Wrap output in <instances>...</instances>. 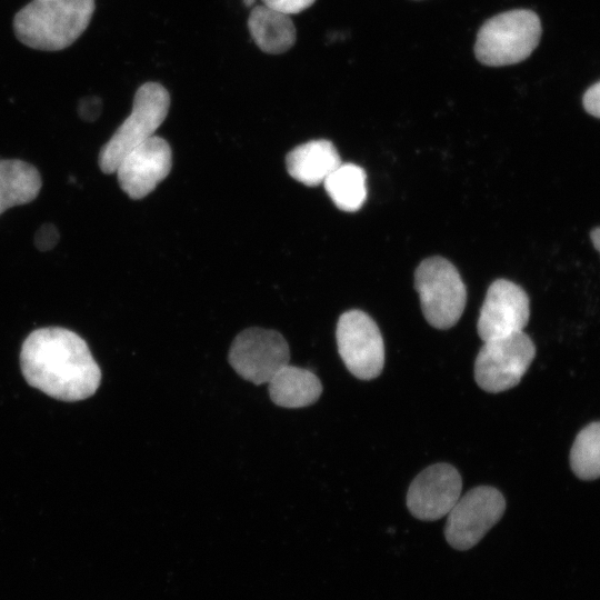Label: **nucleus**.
I'll use <instances>...</instances> for the list:
<instances>
[{
    "mask_svg": "<svg viewBox=\"0 0 600 600\" xmlns=\"http://www.w3.org/2000/svg\"><path fill=\"white\" fill-rule=\"evenodd\" d=\"M20 364L30 386L63 401L91 397L101 380L87 342L59 327L32 331L22 343Z\"/></svg>",
    "mask_w": 600,
    "mask_h": 600,
    "instance_id": "1",
    "label": "nucleus"
},
{
    "mask_svg": "<svg viewBox=\"0 0 600 600\" xmlns=\"http://www.w3.org/2000/svg\"><path fill=\"white\" fill-rule=\"evenodd\" d=\"M93 10L94 0H33L16 14L14 33L27 47L61 50L82 34Z\"/></svg>",
    "mask_w": 600,
    "mask_h": 600,
    "instance_id": "2",
    "label": "nucleus"
},
{
    "mask_svg": "<svg viewBox=\"0 0 600 600\" xmlns=\"http://www.w3.org/2000/svg\"><path fill=\"white\" fill-rule=\"evenodd\" d=\"M541 22L536 12L510 10L488 19L479 29L474 44L478 61L503 67L526 60L541 38Z\"/></svg>",
    "mask_w": 600,
    "mask_h": 600,
    "instance_id": "3",
    "label": "nucleus"
},
{
    "mask_svg": "<svg viewBox=\"0 0 600 600\" xmlns=\"http://www.w3.org/2000/svg\"><path fill=\"white\" fill-rule=\"evenodd\" d=\"M170 106L167 89L158 82H146L137 90L131 113L101 148L99 166L113 173L120 161L136 147L154 136Z\"/></svg>",
    "mask_w": 600,
    "mask_h": 600,
    "instance_id": "4",
    "label": "nucleus"
},
{
    "mask_svg": "<svg viewBox=\"0 0 600 600\" xmlns=\"http://www.w3.org/2000/svg\"><path fill=\"white\" fill-rule=\"evenodd\" d=\"M426 320L437 329L453 327L466 307L467 289L457 268L442 257L423 260L414 272Z\"/></svg>",
    "mask_w": 600,
    "mask_h": 600,
    "instance_id": "5",
    "label": "nucleus"
},
{
    "mask_svg": "<svg viewBox=\"0 0 600 600\" xmlns=\"http://www.w3.org/2000/svg\"><path fill=\"white\" fill-rule=\"evenodd\" d=\"M536 354V347L524 331L483 342L476 361L474 379L491 393L516 387Z\"/></svg>",
    "mask_w": 600,
    "mask_h": 600,
    "instance_id": "6",
    "label": "nucleus"
},
{
    "mask_svg": "<svg viewBox=\"0 0 600 600\" xmlns=\"http://www.w3.org/2000/svg\"><path fill=\"white\" fill-rule=\"evenodd\" d=\"M506 510L502 493L489 486L471 489L447 514L444 537L456 550L466 551L480 542Z\"/></svg>",
    "mask_w": 600,
    "mask_h": 600,
    "instance_id": "7",
    "label": "nucleus"
},
{
    "mask_svg": "<svg viewBox=\"0 0 600 600\" xmlns=\"http://www.w3.org/2000/svg\"><path fill=\"white\" fill-rule=\"evenodd\" d=\"M336 337L339 354L356 378L371 380L381 373L384 363L383 340L369 314L361 310L342 313Z\"/></svg>",
    "mask_w": 600,
    "mask_h": 600,
    "instance_id": "8",
    "label": "nucleus"
},
{
    "mask_svg": "<svg viewBox=\"0 0 600 600\" xmlns=\"http://www.w3.org/2000/svg\"><path fill=\"white\" fill-rule=\"evenodd\" d=\"M290 350L282 334L274 330L249 328L231 343L229 362L236 372L254 384L268 383L289 364Z\"/></svg>",
    "mask_w": 600,
    "mask_h": 600,
    "instance_id": "9",
    "label": "nucleus"
},
{
    "mask_svg": "<svg viewBox=\"0 0 600 600\" xmlns=\"http://www.w3.org/2000/svg\"><path fill=\"white\" fill-rule=\"evenodd\" d=\"M529 316L526 291L510 280L498 279L490 284L480 309L478 334L484 342L523 331Z\"/></svg>",
    "mask_w": 600,
    "mask_h": 600,
    "instance_id": "10",
    "label": "nucleus"
},
{
    "mask_svg": "<svg viewBox=\"0 0 600 600\" xmlns=\"http://www.w3.org/2000/svg\"><path fill=\"white\" fill-rule=\"evenodd\" d=\"M462 480L451 464L437 463L421 471L411 482L407 507L411 514L423 521L447 516L461 497Z\"/></svg>",
    "mask_w": 600,
    "mask_h": 600,
    "instance_id": "11",
    "label": "nucleus"
},
{
    "mask_svg": "<svg viewBox=\"0 0 600 600\" xmlns=\"http://www.w3.org/2000/svg\"><path fill=\"white\" fill-rule=\"evenodd\" d=\"M171 164L169 143L152 136L124 156L116 173L121 189L131 199H141L169 174Z\"/></svg>",
    "mask_w": 600,
    "mask_h": 600,
    "instance_id": "12",
    "label": "nucleus"
},
{
    "mask_svg": "<svg viewBox=\"0 0 600 600\" xmlns=\"http://www.w3.org/2000/svg\"><path fill=\"white\" fill-rule=\"evenodd\" d=\"M341 163L336 147L326 139L302 143L292 149L286 157L288 173L308 187L323 183Z\"/></svg>",
    "mask_w": 600,
    "mask_h": 600,
    "instance_id": "13",
    "label": "nucleus"
},
{
    "mask_svg": "<svg viewBox=\"0 0 600 600\" xmlns=\"http://www.w3.org/2000/svg\"><path fill=\"white\" fill-rule=\"evenodd\" d=\"M273 403L302 408L314 403L322 393L319 378L310 370L287 364L268 382Z\"/></svg>",
    "mask_w": 600,
    "mask_h": 600,
    "instance_id": "14",
    "label": "nucleus"
},
{
    "mask_svg": "<svg viewBox=\"0 0 600 600\" xmlns=\"http://www.w3.org/2000/svg\"><path fill=\"white\" fill-rule=\"evenodd\" d=\"M248 28L256 44L266 53H283L296 42V28L291 18L264 4L251 10Z\"/></svg>",
    "mask_w": 600,
    "mask_h": 600,
    "instance_id": "15",
    "label": "nucleus"
},
{
    "mask_svg": "<svg viewBox=\"0 0 600 600\" xmlns=\"http://www.w3.org/2000/svg\"><path fill=\"white\" fill-rule=\"evenodd\" d=\"M41 188L39 171L18 159L0 160V214L37 198Z\"/></svg>",
    "mask_w": 600,
    "mask_h": 600,
    "instance_id": "16",
    "label": "nucleus"
},
{
    "mask_svg": "<svg viewBox=\"0 0 600 600\" xmlns=\"http://www.w3.org/2000/svg\"><path fill=\"white\" fill-rule=\"evenodd\" d=\"M323 184L328 196L342 211L354 212L366 201V172L354 163H341Z\"/></svg>",
    "mask_w": 600,
    "mask_h": 600,
    "instance_id": "17",
    "label": "nucleus"
},
{
    "mask_svg": "<svg viewBox=\"0 0 600 600\" xmlns=\"http://www.w3.org/2000/svg\"><path fill=\"white\" fill-rule=\"evenodd\" d=\"M570 466L580 479L600 478V421L578 433L570 451Z\"/></svg>",
    "mask_w": 600,
    "mask_h": 600,
    "instance_id": "18",
    "label": "nucleus"
},
{
    "mask_svg": "<svg viewBox=\"0 0 600 600\" xmlns=\"http://www.w3.org/2000/svg\"><path fill=\"white\" fill-rule=\"evenodd\" d=\"M314 1L316 0H262L266 7L288 16L308 9Z\"/></svg>",
    "mask_w": 600,
    "mask_h": 600,
    "instance_id": "19",
    "label": "nucleus"
},
{
    "mask_svg": "<svg viewBox=\"0 0 600 600\" xmlns=\"http://www.w3.org/2000/svg\"><path fill=\"white\" fill-rule=\"evenodd\" d=\"M59 240V232L51 223L42 224L36 233L34 244L39 250H50Z\"/></svg>",
    "mask_w": 600,
    "mask_h": 600,
    "instance_id": "20",
    "label": "nucleus"
},
{
    "mask_svg": "<svg viewBox=\"0 0 600 600\" xmlns=\"http://www.w3.org/2000/svg\"><path fill=\"white\" fill-rule=\"evenodd\" d=\"M583 107L588 113L600 118V81L592 84L583 94Z\"/></svg>",
    "mask_w": 600,
    "mask_h": 600,
    "instance_id": "21",
    "label": "nucleus"
},
{
    "mask_svg": "<svg viewBox=\"0 0 600 600\" xmlns=\"http://www.w3.org/2000/svg\"><path fill=\"white\" fill-rule=\"evenodd\" d=\"M590 238L596 250L600 253V227L591 231Z\"/></svg>",
    "mask_w": 600,
    "mask_h": 600,
    "instance_id": "22",
    "label": "nucleus"
},
{
    "mask_svg": "<svg viewBox=\"0 0 600 600\" xmlns=\"http://www.w3.org/2000/svg\"><path fill=\"white\" fill-rule=\"evenodd\" d=\"M242 1H243L244 6L251 7L254 3L256 0H242Z\"/></svg>",
    "mask_w": 600,
    "mask_h": 600,
    "instance_id": "23",
    "label": "nucleus"
}]
</instances>
